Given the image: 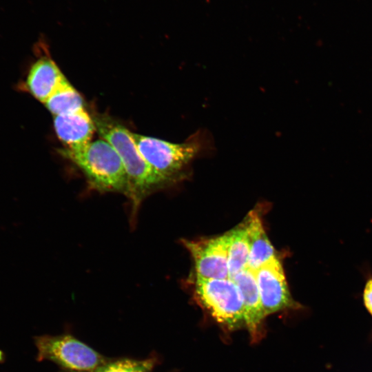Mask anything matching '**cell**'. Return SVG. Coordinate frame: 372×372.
Here are the masks:
<instances>
[{"label":"cell","mask_w":372,"mask_h":372,"mask_svg":"<svg viewBox=\"0 0 372 372\" xmlns=\"http://www.w3.org/2000/svg\"><path fill=\"white\" fill-rule=\"evenodd\" d=\"M93 119L96 132L115 149L122 161L128 180L127 196L134 214L142 200L166 182L145 160L127 128L107 115L99 114Z\"/></svg>","instance_id":"cell-1"},{"label":"cell","mask_w":372,"mask_h":372,"mask_svg":"<svg viewBox=\"0 0 372 372\" xmlns=\"http://www.w3.org/2000/svg\"><path fill=\"white\" fill-rule=\"evenodd\" d=\"M131 135L145 160L166 182L176 179L198 157L214 152L211 135L198 130L179 143L131 132Z\"/></svg>","instance_id":"cell-2"},{"label":"cell","mask_w":372,"mask_h":372,"mask_svg":"<svg viewBox=\"0 0 372 372\" xmlns=\"http://www.w3.org/2000/svg\"><path fill=\"white\" fill-rule=\"evenodd\" d=\"M59 152L82 171L92 188L127 195L124 165L115 149L105 140L92 141L81 150L63 148Z\"/></svg>","instance_id":"cell-3"},{"label":"cell","mask_w":372,"mask_h":372,"mask_svg":"<svg viewBox=\"0 0 372 372\" xmlns=\"http://www.w3.org/2000/svg\"><path fill=\"white\" fill-rule=\"evenodd\" d=\"M37 360L52 361L65 370L87 372L106 364L109 360L70 335L35 338Z\"/></svg>","instance_id":"cell-4"},{"label":"cell","mask_w":372,"mask_h":372,"mask_svg":"<svg viewBox=\"0 0 372 372\" xmlns=\"http://www.w3.org/2000/svg\"><path fill=\"white\" fill-rule=\"evenodd\" d=\"M196 293L201 304L219 323L234 329L244 322L240 293L232 279L196 280Z\"/></svg>","instance_id":"cell-5"},{"label":"cell","mask_w":372,"mask_h":372,"mask_svg":"<svg viewBox=\"0 0 372 372\" xmlns=\"http://www.w3.org/2000/svg\"><path fill=\"white\" fill-rule=\"evenodd\" d=\"M254 272L265 317L283 309L301 307L291 296L282 264L277 257Z\"/></svg>","instance_id":"cell-6"},{"label":"cell","mask_w":372,"mask_h":372,"mask_svg":"<svg viewBox=\"0 0 372 372\" xmlns=\"http://www.w3.org/2000/svg\"><path fill=\"white\" fill-rule=\"evenodd\" d=\"M195 265L196 280L229 278L227 234L199 241H184Z\"/></svg>","instance_id":"cell-7"},{"label":"cell","mask_w":372,"mask_h":372,"mask_svg":"<svg viewBox=\"0 0 372 372\" xmlns=\"http://www.w3.org/2000/svg\"><path fill=\"white\" fill-rule=\"evenodd\" d=\"M54 128L64 147L78 151L92 142L96 131L93 118L85 109L72 113L54 116Z\"/></svg>","instance_id":"cell-8"},{"label":"cell","mask_w":372,"mask_h":372,"mask_svg":"<svg viewBox=\"0 0 372 372\" xmlns=\"http://www.w3.org/2000/svg\"><path fill=\"white\" fill-rule=\"evenodd\" d=\"M48 52L46 47L30 66L23 83L25 90L43 103L65 78Z\"/></svg>","instance_id":"cell-9"},{"label":"cell","mask_w":372,"mask_h":372,"mask_svg":"<svg viewBox=\"0 0 372 372\" xmlns=\"http://www.w3.org/2000/svg\"><path fill=\"white\" fill-rule=\"evenodd\" d=\"M232 280L240 293L244 323L251 338L257 341L262 334V324L265 316L254 272L247 268L236 275Z\"/></svg>","instance_id":"cell-10"},{"label":"cell","mask_w":372,"mask_h":372,"mask_svg":"<svg viewBox=\"0 0 372 372\" xmlns=\"http://www.w3.org/2000/svg\"><path fill=\"white\" fill-rule=\"evenodd\" d=\"M245 223L249 239L248 269L255 271L276 256L258 214L250 213Z\"/></svg>","instance_id":"cell-11"},{"label":"cell","mask_w":372,"mask_h":372,"mask_svg":"<svg viewBox=\"0 0 372 372\" xmlns=\"http://www.w3.org/2000/svg\"><path fill=\"white\" fill-rule=\"evenodd\" d=\"M227 234L229 278L232 279L238 273L248 268L249 239L246 223Z\"/></svg>","instance_id":"cell-12"},{"label":"cell","mask_w":372,"mask_h":372,"mask_svg":"<svg viewBox=\"0 0 372 372\" xmlns=\"http://www.w3.org/2000/svg\"><path fill=\"white\" fill-rule=\"evenodd\" d=\"M44 103L53 116L72 113L85 108L81 95L66 78Z\"/></svg>","instance_id":"cell-13"},{"label":"cell","mask_w":372,"mask_h":372,"mask_svg":"<svg viewBox=\"0 0 372 372\" xmlns=\"http://www.w3.org/2000/svg\"><path fill=\"white\" fill-rule=\"evenodd\" d=\"M156 360L148 358L145 360L121 359L116 361H109L96 369L87 372H152L154 367ZM59 372H78L63 369Z\"/></svg>","instance_id":"cell-14"},{"label":"cell","mask_w":372,"mask_h":372,"mask_svg":"<svg viewBox=\"0 0 372 372\" xmlns=\"http://www.w3.org/2000/svg\"><path fill=\"white\" fill-rule=\"evenodd\" d=\"M364 307L372 317V276L367 278L362 293Z\"/></svg>","instance_id":"cell-15"}]
</instances>
